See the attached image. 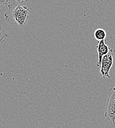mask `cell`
<instances>
[{
	"instance_id": "6",
	"label": "cell",
	"mask_w": 115,
	"mask_h": 128,
	"mask_svg": "<svg viewBox=\"0 0 115 128\" xmlns=\"http://www.w3.org/2000/svg\"><path fill=\"white\" fill-rule=\"evenodd\" d=\"M8 37V34L2 29L1 26L0 25V42L3 41L4 38Z\"/></svg>"
},
{
	"instance_id": "2",
	"label": "cell",
	"mask_w": 115,
	"mask_h": 128,
	"mask_svg": "<svg viewBox=\"0 0 115 128\" xmlns=\"http://www.w3.org/2000/svg\"><path fill=\"white\" fill-rule=\"evenodd\" d=\"M105 117L115 124V87L112 86L108 91V98L106 106Z\"/></svg>"
},
{
	"instance_id": "7",
	"label": "cell",
	"mask_w": 115,
	"mask_h": 128,
	"mask_svg": "<svg viewBox=\"0 0 115 128\" xmlns=\"http://www.w3.org/2000/svg\"><path fill=\"white\" fill-rule=\"evenodd\" d=\"M12 0H0V7L4 6L5 5H7L9 2H11Z\"/></svg>"
},
{
	"instance_id": "4",
	"label": "cell",
	"mask_w": 115,
	"mask_h": 128,
	"mask_svg": "<svg viewBox=\"0 0 115 128\" xmlns=\"http://www.w3.org/2000/svg\"><path fill=\"white\" fill-rule=\"evenodd\" d=\"M97 48L99 55V61L97 63V66L100 68L103 57L108 53L111 48L107 44L106 40L98 42Z\"/></svg>"
},
{
	"instance_id": "3",
	"label": "cell",
	"mask_w": 115,
	"mask_h": 128,
	"mask_svg": "<svg viewBox=\"0 0 115 128\" xmlns=\"http://www.w3.org/2000/svg\"><path fill=\"white\" fill-rule=\"evenodd\" d=\"M115 52L112 49H110L108 53L104 56L102 59L101 66L100 67V74L104 78H110V69L113 64V53Z\"/></svg>"
},
{
	"instance_id": "5",
	"label": "cell",
	"mask_w": 115,
	"mask_h": 128,
	"mask_svg": "<svg viewBox=\"0 0 115 128\" xmlns=\"http://www.w3.org/2000/svg\"><path fill=\"white\" fill-rule=\"evenodd\" d=\"M94 36L95 38L99 42H100L105 40L107 34L106 32L104 29L99 28L95 31L94 33Z\"/></svg>"
},
{
	"instance_id": "1",
	"label": "cell",
	"mask_w": 115,
	"mask_h": 128,
	"mask_svg": "<svg viewBox=\"0 0 115 128\" xmlns=\"http://www.w3.org/2000/svg\"><path fill=\"white\" fill-rule=\"evenodd\" d=\"M8 5V10L4 17L9 23L22 28L26 24L29 17V9L25 4L17 3L14 0Z\"/></svg>"
}]
</instances>
